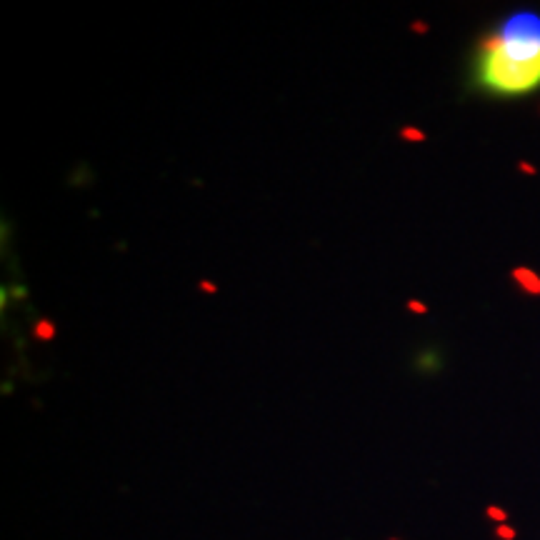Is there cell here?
Listing matches in <instances>:
<instances>
[{
	"label": "cell",
	"instance_id": "obj_7",
	"mask_svg": "<svg viewBox=\"0 0 540 540\" xmlns=\"http://www.w3.org/2000/svg\"><path fill=\"white\" fill-rule=\"evenodd\" d=\"M405 308H408L410 313H415V315H425V313H428V305L420 303V300H415V298H410L408 303H405Z\"/></svg>",
	"mask_w": 540,
	"mask_h": 540
},
{
	"label": "cell",
	"instance_id": "obj_10",
	"mask_svg": "<svg viewBox=\"0 0 540 540\" xmlns=\"http://www.w3.org/2000/svg\"><path fill=\"white\" fill-rule=\"evenodd\" d=\"M518 171L525 173V176H535V173H538L533 163H525V160H520V163H518Z\"/></svg>",
	"mask_w": 540,
	"mask_h": 540
},
{
	"label": "cell",
	"instance_id": "obj_4",
	"mask_svg": "<svg viewBox=\"0 0 540 540\" xmlns=\"http://www.w3.org/2000/svg\"><path fill=\"white\" fill-rule=\"evenodd\" d=\"M400 138L403 140H408V143H425L428 140V135H425L420 128H415V125H405V128H400Z\"/></svg>",
	"mask_w": 540,
	"mask_h": 540
},
{
	"label": "cell",
	"instance_id": "obj_8",
	"mask_svg": "<svg viewBox=\"0 0 540 540\" xmlns=\"http://www.w3.org/2000/svg\"><path fill=\"white\" fill-rule=\"evenodd\" d=\"M410 30H413V33H418V35H425L430 30V25L425 20H413V23H410Z\"/></svg>",
	"mask_w": 540,
	"mask_h": 540
},
{
	"label": "cell",
	"instance_id": "obj_11",
	"mask_svg": "<svg viewBox=\"0 0 540 540\" xmlns=\"http://www.w3.org/2000/svg\"><path fill=\"white\" fill-rule=\"evenodd\" d=\"M391 540H400V538H391Z\"/></svg>",
	"mask_w": 540,
	"mask_h": 540
},
{
	"label": "cell",
	"instance_id": "obj_9",
	"mask_svg": "<svg viewBox=\"0 0 540 540\" xmlns=\"http://www.w3.org/2000/svg\"><path fill=\"white\" fill-rule=\"evenodd\" d=\"M198 288H200V290H203V293H208V295H213V293H218V286H215L213 281H200V283H198Z\"/></svg>",
	"mask_w": 540,
	"mask_h": 540
},
{
	"label": "cell",
	"instance_id": "obj_3",
	"mask_svg": "<svg viewBox=\"0 0 540 540\" xmlns=\"http://www.w3.org/2000/svg\"><path fill=\"white\" fill-rule=\"evenodd\" d=\"M33 338L40 343H50L56 338V323L50 318H40L33 323Z\"/></svg>",
	"mask_w": 540,
	"mask_h": 540
},
{
	"label": "cell",
	"instance_id": "obj_6",
	"mask_svg": "<svg viewBox=\"0 0 540 540\" xmlns=\"http://www.w3.org/2000/svg\"><path fill=\"white\" fill-rule=\"evenodd\" d=\"M515 535H518L515 533V528H510L508 523H503V525H498L496 528V538L498 540H515Z\"/></svg>",
	"mask_w": 540,
	"mask_h": 540
},
{
	"label": "cell",
	"instance_id": "obj_1",
	"mask_svg": "<svg viewBox=\"0 0 540 540\" xmlns=\"http://www.w3.org/2000/svg\"><path fill=\"white\" fill-rule=\"evenodd\" d=\"M470 83L496 98L540 90V13L515 11L475 43Z\"/></svg>",
	"mask_w": 540,
	"mask_h": 540
},
{
	"label": "cell",
	"instance_id": "obj_5",
	"mask_svg": "<svg viewBox=\"0 0 540 540\" xmlns=\"http://www.w3.org/2000/svg\"><path fill=\"white\" fill-rule=\"evenodd\" d=\"M485 515H488L491 520H496L498 525H503L508 520V510L505 508H501V505H488L485 508Z\"/></svg>",
	"mask_w": 540,
	"mask_h": 540
},
{
	"label": "cell",
	"instance_id": "obj_2",
	"mask_svg": "<svg viewBox=\"0 0 540 540\" xmlns=\"http://www.w3.org/2000/svg\"><path fill=\"white\" fill-rule=\"evenodd\" d=\"M510 278H513V283H515V286H518L523 293H528V295H540V276H538V270L525 268V265H518V268L510 270Z\"/></svg>",
	"mask_w": 540,
	"mask_h": 540
}]
</instances>
